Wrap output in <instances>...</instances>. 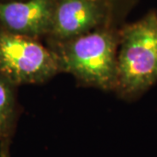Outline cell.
I'll list each match as a JSON object with an SVG mask.
<instances>
[{
    "label": "cell",
    "instance_id": "6da1fadb",
    "mask_svg": "<svg viewBox=\"0 0 157 157\" xmlns=\"http://www.w3.org/2000/svg\"><path fill=\"white\" fill-rule=\"evenodd\" d=\"M118 29L104 26L64 41H48L59 72L73 75L80 84L114 91L116 84Z\"/></svg>",
    "mask_w": 157,
    "mask_h": 157
},
{
    "label": "cell",
    "instance_id": "7a4b0ae2",
    "mask_svg": "<svg viewBox=\"0 0 157 157\" xmlns=\"http://www.w3.org/2000/svg\"><path fill=\"white\" fill-rule=\"evenodd\" d=\"M116 84L114 91L135 100L157 83V10L118 29Z\"/></svg>",
    "mask_w": 157,
    "mask_h": 157
},
{
    "label": "cell",
    "instance_id": "3957f363",
    "mask_svg": "<svg viewBox=\"0 0 157 157\" xmlns=\"http://www.w3.org/2000/svg\"><path fill=\"white\" fill-rule=\"evenodd\" d=\"M59 73L50 47L39 39L0 29V75L11 84H41Z\"/></svg>",
    "mask_w": 157,
    "mask_h": 157
},
{
    "label": "cell",
    "instance_id": "277c9868",
    "mask_svg": "<svg viewBox=\"0 0 157 157\" xmlns=\"http://www.w3.org/2000/svg\"><path fill=\"white\" fill-rule=\"evenodd\" d=\"M115 27L107 0H55L48 41H64L96 29Z\"/></svg>",
    "mask_w": 157,
    "mask_h": 157
},
{
    "label": "cell",
    "instance_id": "5b68a950",
    "mask_svg": "<svg viewBox=\"0 0 157 157\" xmlns=\"http://www.w3.org/2000/svg\"><path fill=\"white\" fill-rule=\"evenodd\" d=\"M55 0H0V29L33 39L50 33Z\"/></svg>",
    "mask_w": 157,
    "mask_h": 157
},
{
    "label": "cell",
    "instance_id": "8992f818",
    "mask_svg": "<svg viewBox=\"0 0 157 157\" xmlns=\"http://www.w3.org/2000/svg\"><path fill=\"white\" fill-rule=\"evenodd\" d=\"M16 121L15 86L0 75V141L11 140Z\"/></svg>",
    "mask_w": 157,
    "mask_h": 157
},
{
    "label": "cell",
    "instance_id": "52a82bcc",
    "mask_svg": "<svg viewBox=\"0 0 157 157\" xmlns=\"http://www.w3.org/2000/svg\"><path fill=\"white\" fill-rule=\"evenodd\" d=\"M107 2L112 11L113 23L119 26L136 0H107Z\"/></svg>",
    "mask_w": 157,
    "mask_h": 157
},
{
    "label": "cell",
    "instance_id": "ba28073f",
    "mask_svg": "<svg viewBox=\"0 0 157 157\" xmlns=\"http://www.w3.org/2000/svg\"><path fill=\"white\" fill-rule=\"evenodd\" d=\"M0 157H10V140L0 141Z\"/></svg>",
    "mask_w": 157,
    "mask_h": 157
}]
</instances>
